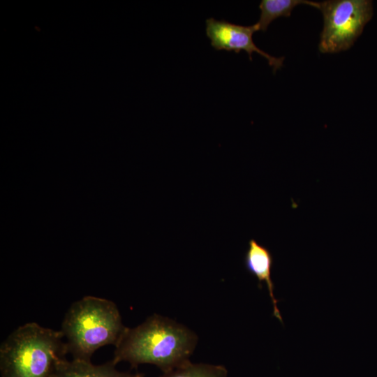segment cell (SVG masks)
I'll return each mask as SVG.
<instances>
[{
    "instance_id": "obj_2",
    "label": "cell",
    "mask_w": 377,
    "mask_h": 377,
    "mask_svg": "<svg viewBox=\"0 0 377 377\" xmlns=\"http://www.w3.org/2000/svg\"><path fill=\"white\" fill-rule=\"evenodd\" d=\"M126 328L112 301L89 295L71 304L60 331L72 359L91 361L100 348L116 346Z\"/></svg>"
},
{
    "instance_id": "obj_7",
    "label": "cell",
    "mask_w": 377,
    "mask_h": 377,
    "mask_svg": "<svg viewBox=\"0 0 377 377\" xmlns=\"http://www.w3.org/2000/svg\"><path fill=\"white\" fill-rule=\"evenodd\" d=\"M116 365L112 360L94 364L91 361L66 358L57 364L50 377H143L140 374L120 371Z\"/></svg>"
},
{
    "instance_id": "obj_1",
    "label": "cell",
    "mask_w": 377,
    "mask_h": 377,
    "mask_svg": "<svg viewBox=\"0 0 377 377\" xmlns=\"http://www.w3.org/2000/svg\"><path fill=\"white\" fill-rule=\"evenodd\" d=\"M197 342L195 333L185 325L153 314L139 325L126 328L112 360L133 367L150 364L165 373L189 361Z\"/></svg>"
},
{
    "instance_id": "obj_8",
    "label": "cell",
    "mask_w": 377,
    "mask_h": 377,
    "mask_svg": "<svg viewBox=\"0 0 377 377\" xmlns=\"http://www.w3.org/2000/svg\"><path fill=\"white\" fill-rule=\"evenodd\" d=\"M300 4L319 8V2L307 0H262L260 16L256 23L259 31H265L270 23L280 17H290L293 9Z\"/></svg>"
},
{
    "instance_id": "obj_3",
    "label": "cell",
    "mask_w": 377,
    "mask_h": 377,
    "mask_svg": "<svg viewBox=\"0 0 377 377\" xmlns=\"http://www.w3.org/2000/svg\"><path fill=\"white\" fill-rule=\"evenodd\" d=\"M66 344L61 332L36 323L18 327L0 347L1 377H50L66 359Z\"/></svg>"
},
{
    "instance_id": "obj_9",
    "label": "cell",
    "mask_w": 377,
    "mask_h": 377,
    "mask_svg": "<svg viewBox=\"0 0 377 377\" xmlns=\"http://www.w3.org/2000/svg\"><path fill=\"white\" fill-rule=\"evenodd\" d=\"M160 377H228V370L223 365L193 363L189 360Z\"/></svg>"
},
{
    "instance_id": "obj_5",
    "label": "cell",
    "mask_w": 377,
    "mask_h": 377,
    "mask_svg": "<svg viewBox=\"0 0 377 377\" xmlns=\"http://www.w3.org/2000/svg\"><path fill=\"white\" fill-rule=\"evenodd\" d=\"M206 34L211 45L216 50L234 51L239 53L244 50L252 60L253 52L264 57L275 73L283 66L284 57H274L259 49L253 40V34L259 31L256 24L242 26L226 20H218L213 17L206 20Z\"/></svg>"
},
{
    "instance_id": "obj_6",
    "label": "cell",
    "mask_w": 377,
    "mask_h": 377,
    "mask_svg": "<svg viewBox=\"0 0 377 377\" xmlns=\"http://www.w3.org/2000/svg\"><path fill=\"white\" fill-rule=\"evenodd\" d=\"M273 263V256L268 249L259 244L253 239L249 240V248L244 257L245 267L258 279L260 288L263 287V282L265 283L273 306V314L283 323L277 306L278 301L274 294V285L271 278Z\"/></svg>"
},
{
    "instance_id": "obj_4",
    "label": "cell",
    "mask_w": 377,
    "mask_h": 377,
    "mask_svg": "<svg viewBox=\"0 0 377 377\" xmlns=\"http://www.w3.org/2000/svg\"><path fill=\"white\" fill-rule=\"evenodd\" d=\"M323 17L319 51L337 53L350 48L373 16L370 0H328L319 2Z\"/></svg>"
}]
</instances>
